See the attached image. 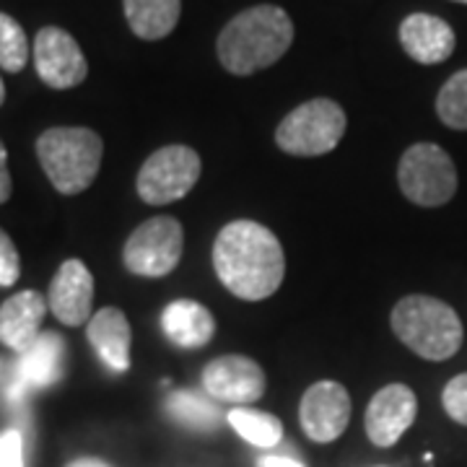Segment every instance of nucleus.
Listing matches in <instances>:
<instances>
[{
  "label": "nucleus",
  "instance_id": "nucleus-7",
  "mask_svg": "<svg viewBox=\"0 0 467 467\" xmlns=\"http://www.w3.org/2000/svg\"><path fill=\"white\" fill-rule=\"evenodd\" d=\"M201 156L190 146H164L153 150L138 171V195L149 205L182 201L201 180Z\"/></svg>",
  "mask_w": 467,
  "mask_h": 467
},
{
  "label": "nucleus",
  "instance_id": "nucleus-13",
  "mask_svg": "<svg viewBox=\"0 0 467 467\" xmlns=\"http://www.w3.org/2000/svg\"><path fill=\"white\" fill-rule=\"evenodd\" d=\"M47 304L52 315L67 327H81L86 319L94 317V275L81 260H66L57 267L47 291Z\"/></svg>",
  "mask_w": 467,
  "mask_h": 467
},
{
  "label": "nucleus",
  "instance_id": "nucleus-14",
  "mask_svg": "<svg viewBox=\"0 0 467 467\" xmlns=\"http://www.w3.org/2000/svg\"><path fill=\"white\" fill-rule=\"evenodd\" d=\"M400 45L420 66H436L451 57L457 47L454 29L444 18L431 14H410L400 24Z\"/></svg>",
  "mask_w": 467,
  "mask_h": 467
},
{
  "label": "nucleus",
  "instance_id": "nucleus-9",
  "mask_svg": "<svg viewBox=\"0 0 467 467\" xmlns=\"http://www.w3.org/2000/svg\"><path fill=\"white\" fill-rule=\"evenodd\" d=\"M34 67L36 76L50 88H76L88 76L86 55L78 42L60 26H45L34 39Z\"/></svg>",
  "mask_w": 467,
  "mask_h": 467
},
{
  "label": "nucleus",
  "instance_id": "nucleus-12",
  "mask_svg": "<svg viewBox=\"0 0 467 467\" xmlns=\"http://www.w3.org/2000/svg\"><path fill=\"white\" fill-rule=\"evenodd\" d=\"M418 413L416 392L408 384H387L367 408V434L377 447H392L413 426Z\"/></svg>",
  "mask_w": 467,
  "mask_h": 467
},
{
  "label": "nucleus",
  "instance_id": "nucleus-19",
  "mask_svg": "<svg viewBox=\"0 0 467 467\" xmlns=\"http://www.w3.org/2000/svg\"><path fill=\"white\" fill-rule=\"evenodd\" d=\"M63 340L57 333H42L32 348L21 353L18 358V374L26 387H47L63 371Z\"/></svg>",
  "mask_w": 467,
  "mask_h": 467
},
{
  "label": "nucleus",
  "instance_id": "nucleus-24",
  "mask_svg": "<svg viewBox=\"0 0 467 467\" xmlns=\"http://www.w3.org/2000/svg\"><path fill=\"white\" fill-rule=\"evenodd\" d=\"M441 405L454 423L467 426V374H457L441 392Z\"/></svg>",
  "mask_w": 467,
  "mask_h": 467
},
{
  "label": "nucleus",
  "instance_id": "nucleus-3",
  "mask_svg": "<svg viewBox=\"0 0 467 467\" xmlns=\"http://www.w3.org/2000/svg\"><path fill=\"white\" fill-rule=\"evenodd\" d=\"M392 333L402 346L426 361H447L462 346V322L450 304L441 299L413 294L395 304Z\"/></svg>",
  "mask_w": 467,
  "mask_h": 467
},
{
  "label": "nucleus",
  "instance_id": "nucleus-10",
  "mask_svg": "<svg viewBox=\"0 0 467 467\" xmlns=\"http://www.w3.org/2000/svg\"><path fill=\"white\" fill-rule=\"evenodd\" d=\"M299 420L304 434L317 444L335 441L348 429L350 420V395L340 382L312 384L299 405Z\"/></svg>",
  "mask_w": 467,
  "mask_h": 467
},
{
  "label": "nucleus",
  "instance_id": "nucleus-20",
  "mask_svg": "<svg viewBox=\"0 0 467 467\" xmlns=\"http://www.w3.org/2000/svg\"><path fill=\"white\" fill-rule=\"evenodd\" d=\"M229 423L236 434L252 447H275L284 439V423L270 413L254 410V408H234L229 413Z\"/></svg>",
  "mask_w": 467,
  "mask_h": 467
},
{
  "label": "nucleus",
  "instance_id": "nucleus-27",
  "mask_svg": "<svg viewBox=\"0 0 467 467\" xmlns=\"http://www.w3.org/2000/svg\"><path fill=\"white\" fill-rule=\"evenodd\" d=\"M11 190H14V182H11V171H8V150L0 140V202L11 198Z\"/></svg>",
  "mask_w": 467,
  "mask_h": 467
},
{
  "label": "nucleus",
  "instance_id": "nucleus-30",
  "mask_svg": "<svg viewBox=\"0 0 467 467\" xmlns=\"http://www.w3.org/2000/svg\"><path fill=\"white\" fill-rule=\"evenodd\" d=\"M3 101H5V86L0 81V107H3Z\"/></svg>",
  "mask_w": 467,
  "mask_h": 467
},
{
  "label": "nucleus",
  "instance_id": "nucleus-22",
  "mask_svg": "<svg viewBox=\"0 0 467 467\" xmlns=\"http://www.w3.org/2000/svg\"><path fill=\"white\" fill-rule=\"evenodd\" d=\"M167 410L190 429H216L218 408L195 392H174L167 400Z\"/></svg>",
  "mask_w": 467,
  "mask_h": 467
},
{
  "label": "nucleus",
  "instance_id": "nucleus-18",
  "mask_svg": "<svg viewBox=\"0 0 467 467\" xmlns=\"http://www.w3.org/2000/svg\"><path fill=\"white\" fill-rule=\"evenodd\" d=\"M122 11L135 36L156 42L177 29L182 0H122Z\"/></svg>",
  "mask_w": 467,
  "mask_h": 467
},
{
  "label": "nucleus",
  "instance_id": "nucleus-17",
  "mask_svg": "<svg viewBox=\"0 0 467 467\" xmlns=\"http://www.w3.org/2000/svg\"><path fill=\"white\" fill-rule=\"evenodd\" d=\"M161 327L167 337L180 348H202L216 335V319L211 309L192 299H177L161 315Z\"/></svg>",
  "mask_w": 467,
  "mask_h": 467
},
{
  "label": "nucleus",
  "instance_id": "nucleus-5",
  "mask_svg": "<svg viewBox=\"0 0 467 467\" xmlns=\"http://www.w3.org/2000/svg\"><path fill=\"white\" fill-rule=\"evenodd\" d=\"M346 125L348 119L337 101H304L281 119L275 130V143L291 156H325L343 140Z\"/></svg>",
  "mask_w": 467,
  "mask_h": 467
},
{
  "label": "nucleus",
  "instance_id": "nucleus-8",
  "mask_svg": "<svg viewBox=\"0 0 467 467\" xmlns=\"http://www.w3.org/2000/svg\"><path fill=\"white\" fill-rule=\"evenodd\" d=\"M184 252L182 223L171 216H156L135 229L122 250L125 267L143 278H161L180 265Z\"/></svg>",
  "mask_w": 467,
  "mask_h": 467
},
{
  "label": "nucleus",
  "instance_id": "nucleus-25",
  "mask_svg": "<svg viewBox=\"0 0 467 467\" xmlns=\"http://www.w3.org/2000/svg\"><path fill=\"white\" fill-rule=\"evenodd\" d=\"M18 273H21V260H18L16 244L0 229V285L16 284Z\"/></svg>",
  "mask_w": 467,
  "mask_h": 467
},
{
  "label": "nucleus",
  "instance_id": "nucleus-6",
  "mask_svg": "<svg viewBox=\"0 0 467 467\" xmlns=\"http://www.w3.org/2000/svg\"><path fill=\"white\" fill-rule=\"evenodd\" d=\"M402 195L420 208H439L457 192V167L436 143H416L402 153L398 167Z\"/></svg>",
  "mask_w": 467,
  "mask_h": 467
},
{
  "label": "nucleus",
  "instance_id": "nucleus-29",
  "mask_svg": "<svg viewBox=\"0 0 467 467\" xmlns=\"http://www.w3.org/2000/svg\"><path fill=\"white\" fill-rule=\"evenodd\" d=\"M67 467H112V465H107V462H101V460H94V457H84V460L70 462Z\"/></svg>",
  "mask_w": 467,
  "mask_h": 467
},
{
  "label": "nucleus",
  "instance_id": "nucleus-21",
  "mask_svg": "<svg viewBox=\"0 0 467 467\" xmlns=\"http://www.w3.org/2000/svg\"><path fill=\"white\" fill-rule=\"evenodd\" d=\"M436 115L451 130H467V67L457 70L450 81L439 88Z\"/></svg>",
  "mask_w": 467,
  "mask_h": 467
},
{
  "label": "nucleus",
  "instance_id": "nucleus-31",
  "mask_svg": "<svg viewBox=\"0 0 467 467\" xmlns=\"http://www.w3.org/2000/svg\"><path fill=\"white\" fill-rule=\"evenodd\" d=\"M454 3H465V5H467V0H454Z\"/></svg>",
  "mask_w": 467,
  "mask_h": 467
},
{
  "label": "nucleus",
  "instance_id": "nucleus-2",
  "mask_svg": "<svg viewBox=\"0 0 467 467\" xmlns=\"http://www.w3.org/2000/svg\"><path fill=\"white\" fill-rule=\"evenodd\" d=\"M294 45V21L281 5H252L221 29L216 52L234 76H252L284 57Z\"/></svg>",
  "mask_w": 467,
  "mask_h": 467
},
{
  "label": "nucleus",
  "instance_id": "nucleus-1",
  "mask_svg": "<svg viewBox=\"0 0 467 467\" xmlns=\"http://www.w3.org/2000/svg\"><path fill=\"white\" fill-rule=\"evenodd\" d=\"M213 267L221 284L244 301L273 296L285 275L278 236L257 221H232L216 236Z\"/></svg>",
  "mask_w": 467,
  "mask_h": 467
},
{
  "label": "nucleus",
  "instance_id": "nucleus-15",
  "mask_svg": "<svg viewBox=\"0 0 467 467\" xmlns=\"http://www.w3.org/2000/svg\"><path fill=\"white\" fill-rule=\"evenodd\" d=\"M47 299L39 291H21L0 306V343L26 353L42 335V322L47 315Z\"/></svg>",
  "mask_w": 467,
  "mask_h": 467
},
{
  "label": "nucleus",
  "instance_id": "nucleus-26",
  "mask_svg": "<svg viewBox=\"0 0 467 467\" xmlns=\"http://www.w3.org/2000/svg\"><path fill=\"white\" fill-rule=\"evenodd\" d=\"M0 467H24V436L16 429L0 434Z\"/></svg>",
  "mask_w": 467,
  "mask_h": 467
},
{
  "label": "nucleus",
  "instance_id": "nucleus-4",
  "mask_svg": "<svg viewBox=\"0 0 467 467\" xmlns=\"http://www.w3.org/2000/svg\"><path fill=\"white\" fill-rule=\"evenodd\" d=\"M104 143L91 128H50L36 138V159L60 195H78L97 180Z\"/></svg>",
  "mask_w": 467,
  "mask_h": 467
},
{
  "label": "nucleus",
  "instance_id": "nucleus-16",
  "mask_svg": "<svg viewBox=\"0 0 467 467\" xmlns=\"http://www.w3.org/2000/svg\"><path fill=\"white\" fill-rule=\"evenodd\" d=\"M88 343L99 353V358L107 367L122 374L130 368V343H133V330L128 317L117 306H104L94 317L88 319Z\"/></svg>",
  "mask_w": 467,
  "mask_h": 467
},
{
  "label": "nucleus",
  "instance_id": "nucleus-28",
  "mask_svg": "<svg viewBox=\"0 0 467 467\" xmlns=\"http://www.w3.org/2000/svg\"><path fill=\"white\" fill-rule=\"evenodd\" d=\"M257 467H304L296 460H288V457H263Z\"/></svg>",
  "mask_w": 467,
  "mask_h": 467
},
{
  "label": "nucleus",
  "instance_id": "nucleus-23",
  "mask_svg": "<svg viewBox=\"0 0 467 467\" xmlns=\"http://www.w3.org/2000/svg\"><path fill=\"white\" fill-rule=\"evenodd\" d=\"M29 60V39L24 26L8 14H0V67L5 73L24 70Z\"/></svg>",
  "mask_w": 467,
  "mask_h": 467
},
{
  "label": "nucleus",
  "instance_id": "nucleus-11",
  "mask_svg": "<svg viewBox=\"0 0 467 467\" xmlns=\"http://www.w3.org/2000/svg\"><path fill=\"white\" fill-rule=\"evenodd\" d=\"M202 387L216 400L247 405L265 395V371L247 356H218L202 368Z\"/></svg>",
  "mask_w": 467,
  "mask_h": 467
}]
</instances>
